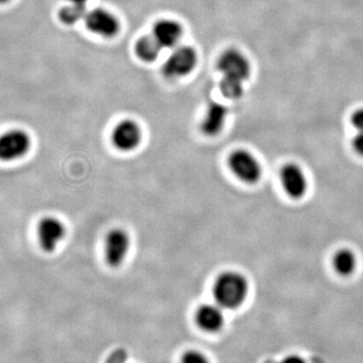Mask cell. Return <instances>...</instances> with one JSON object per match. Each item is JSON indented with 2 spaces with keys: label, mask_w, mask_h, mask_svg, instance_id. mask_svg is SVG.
Instances as JSON below:
<instances>
[{
  "label": "cell",
  "mask_w": 363,
  "mask_h": 363,
  "mask_svg": "<svg viewBox=\"0 0 363 363\" xmlns=\"http://www.w3.org/2000/svg\"><path fill=\"white\" fill-rule=\"evenodd\" d=\"M11 0H0V6H4V4H9Z\"/></svg>",
  "instance_id": "22"
},
{
  "label": "cell",
  "mask_w": 363,
  "mask_h": 363,
  "mask_svg": "<svg viewBox=\"0 0 363 363\" xmlns=\"http://www.w3.org/2000/svg\"><path fill=\"white\" fill-rule=\"evenodd\" d=\"M135 54L138 59L145 62V63H152L156 61L161 54L162 48L157 40L152 37V35H145V37L138 39L135 44Z\"/></svg>",
  "instance_id": "14"
},
{
  "label": "cell",
  "mask_w": 363,
  "mask_h": 363,
  "mask_svg": "<svg viewBox=\"0 0 363 363\" xmlns=\"http://www.w3.org/2000/svg\"><path fill=\"white\" fill-rule=\"evenodd\" d=\"M248 294V283L245 276L236 272L221 274L215 281V302L222 309H235L243 304Z\"/></svg>",
  "instance_id": "2"
},
{
  "label": "cell",
  "mask_w": 363,
  "mask_h": 363,
  "mask_svg": "<svg viewBox=\"0 0 363 363\" xmlns=\"http://www.w3.org/2000/svg\"><path fill=\"white\" fill-rule=\"evenodd\" d=\"M197 52L193 48L182 45L176 48L162 66V73L169 79L184 77L194 70Z\"/></svg>",
  "instance_id": "4"
},
{
  "label": "cell",
  "mask_w": 363,
  "mask_h": 363,
  "mask_svg": "<svg viewBox=\"0 0 363 363\" xmlns=\"http://www.w3.org/2000/svg\"><path fill=\"white\" fill-rule=\"evenodd\" d=\"M86 28L94 35L104 38H113L119 32V21L111 11L95 9L85 16Z\"/></svg>",
  "instance_id": "9"
},
{
  "label": "cell",
  "mask_w": 363,
  "mask_h": 363,
  "mask_svg": "<svg viewBox=\"0 0 363 363\" xmlns=\"http://www.w3.org/2000/svg\"><path fill=\"white\" fill-rule=\"evenodd\" d=\"M182 363H210L203 353L197 350H190L186 352L182 358Z\"/></svg>",
  "instance_id": "17"
},
{
  "label": "cell",
  "mask_w": 363,
  "mask_h": 363,
  "mask_svg": "<svg viewBox=\"0 0 363 363\" xmlns=\"http://www.w3.org/2000/svg\"><path fill=\"white\" fill-rule=\"evenodd\" d=\"M228 164L236 178L243 183H257L262 177L259 162L247 150H238L233 152L229 157Z\"/></svg>",
  "instance_id": "6"
},
{
  "label": "cell",
  "mask_w": 363,
  "mask_h": 363,
  "mask_svg": "<svg viewBox=\"0 0 363 363\" xmlns=\"http://www.w3.org/2000/svg\"><path fill=\"white\" fill-rule=\"evenodd\" d=\"M86 14L85 4H70L60 11L59 18L64 25L74 26L81 20H85Z\"/></svg>",
  "instance_id": "16"
},
{
  "label": "cell",
  "mask_w": 363,
  "mask_h": 363,
  "mask_svg": "<svg viewBox=\"0 0 363 363\" xmlns=\"http://www.w3.org/2000/svg\"><path fill=\"white\" fill-rule=\"evenodd\" d=\"M130 235L123 228L111 229L104 242V257L109 267L116 269L123 266L130 252Z\"/></svg>",
  "instance_id": "3"
},
{
  "label": "cell",
  "mask_w": 363,
  "mask_h": 363,
  "mask_svg": "<svg viewBox=\"0 0 363 363\" xmlns=\"http://www.w3.org/2000/svg\"><path fill=\"white\" fill-rule=\"evenodd\" d=\"M333 264L339 274L342 276H350L357 267V257L350 250H342L336 253Z\"/></svg>",
  "instance_id": "15"
},
{
  "label": "cell",
  "mask_w": 363,
  "mask_h": 363,
  "mask_svg": "<svg viewBox=\"0 0 363 363\" xmlns=\"http://www.w3.org/2000/svg\"><path fill=\"white\" fill-rule=\"evenodd\" d=\"M228 111L223 104L213 102L209 104L201 123V131L206 136H216L225 125Z\"/></svg>",
  "instance_id": "11"
},
{
  "label": "cell",
  "mask_w": 363,
  "mask_h": 363,
  "mask_svg": "<svg viewBox=\"0 0 363 363\" xmlns=\"http://www.w3.org/2000/svg\"><path fill=\"white\" fill-rule=\"evenodd\" d=\"M196 323L203 331L214 333L224 325V315L218 305L205 304L198 308L195 315Z\"/></svg>",
  "instance_id": "12"
},
{
  "label": "cell",
  "mask_w": 363,
  "mask_h": 363,
  "mask_svg": "<svg viewBox=\"0 0 363 363\" xmlns=\"http://www.w3.org/2000/svg\"><path fill=\"white\" fill-rule=\"evenodd\" d=\"M281 181L286 194L294 199H300L308 189L305 173L295 164H286L281 172Z\"/></svg>",
  "instance_id": "10"
},
{
  "label": "cell",
  "mask_w": 363,
  "mask_h": 363,
  "mask_svg": "<svg viewBox=\"0 0 363 363\" xmlns=\"http://www.w3.org/2000/svg\"><path fill=\"white\" fill-rule=\"evenodd\" d=\"M351 123L358 131H363V108L358 109L351 117Z\"/></svg>",
  "instance_id": "18"
},
{
  "label": "cell",
  "mask_w": 363,
  "mask_h": 363,
  "mask_svg": "<svg viewBox=\"0 0 363 363\" xmlns=\"http://www.w3.org/2000/svg\"><path fill=\"white\" fill-rule=\"evenodd\" d=\"M66 234L65 224L57 217H44L38 224V240L45 252H55L66 238Z\"/></svg>",
  "instance_id": "8"
},
{
  "label": "cell",
  "mask_w": 363,
  "mask_h": 363,
  "mask_svg": "<svg viewBox=\"0 0 363 363\" xmlns=\"http://www.w3.org/2000/svg\"><path fill=\"white\" fill-rule=\"evenodd\" d=\"M217 68L222 75V95L227 99H240L243 94V84L250 75V64L247 57L238 50H226L219 57Z\"/></svg>",
  "instance_id": "1"
},
{
  "label": "cell",
  "mask_w": 363,
  "mask_h": 363,
  "mask_svg": "<svg viewBox=\"0 0 363 363\" xmlns=\"http://www.w3.org/2000/svg\"><path fill=\"white\" fill-rule=\"evenodd\" d=\"M352 145L355 152L363 157V131H358L357 135L353 138Z\"/></svg>",
  "instance_id": "19"
},
{
  "label": "cell",
  "mask_w": 363,
  "mask_h": 363,
  "mask_svg": "<svg viewBox=\"0 0 363 363\" xmlns=\"http://www.w3.org/2000/svg\"><path fill=\"white\" fill-rule=\"evenodd\" d=\"M281 363H306L305 360L303 359L302 357H298V355H290V357H286L285 359L283 360Z\"/></svg>",
  "instance_id": "20"
},
{
  "label": "cell",
  "mask_w": 363,
  "mask_h": 363,
  "mask_svg": "<svg viewBox=\"0 0 363 363\" xmlns=\"http://www.w3.org/2000/svg\"><path fill=\"white\" fill-rule=\"evenodd\" d=\"M152 37L164 48H175L180 42L183 35V28L180 23L173 20H162L157 21L152 28Z\"/></svg>",
  "instance_id": "13"
},
{
  "label": "cell",
  "mask_w": 363,
  "mask_h": 363,
  "mask_svg": "<svg viewBox=\"0 0 363 363\" xmlns=\"http://www.w3.org/2000/svg\"><path fill=\"white\" fill-rule=\"evenodd\" d=\"M32 145L30 136L20 128L7 130L0 135V160L13 162L25 157Z\"/></svg>",
  "instance_id": "5"
},
{
  "label": "cell",
  "mask_w": 363,
  "mask_h": 363,
  "mask_svg": "<svg viewBox=\"0 0 363 363\" xmlns=\"http://www.w3.org/2000/svg\"><path fill=\"white\" fill-rule=\"evenodd\" d=\"M142 140V128L138 123L131 119L121 121L112 131V145L119 152H133L140 147Z\"/></svg>",
  "instance_id": "7"
},
{
  "label": "cell",
  "mask_w": 363,
  "mask_h": 363,
  "mask_svg": "<svg viewBox=\"0 0 363 363\" xmlns=\"http://www.w3.org/2000/svg\"><path fill=\"white\" fill-rule=\"evenodd\" d=\"M67 1L74 4H85L87 0H67Z\"/></svg>",
  "instance_id": "21"
}]
</instances>
